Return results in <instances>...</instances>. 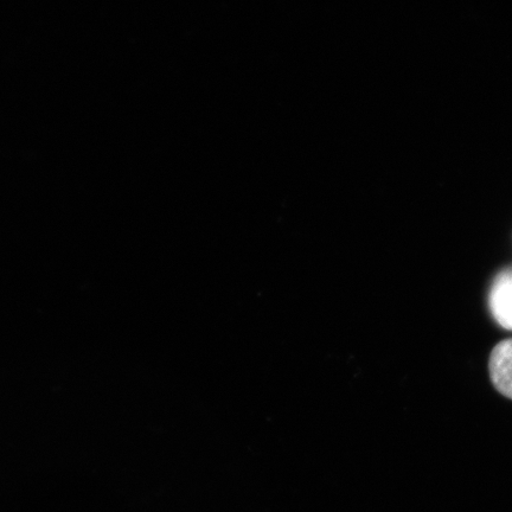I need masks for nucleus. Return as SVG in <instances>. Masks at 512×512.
<instances>
[{"instance_id": "obj_2", "label": "nucleus", "mask_w": 512, "mask_h": 512, "mask_svg": "<svg viewBox=\"0 0 512 512\" xmlns=\"http://www.w3.org/2000/svg\"><path fill=\"white\" fill-rule=\"evenodd\" d=\"M492 313L503 328L512 330V274L503 273L495 281L491 292Z\"/></svg>"}, {"instance_id": "obj_1", "label": "nucleus", "mask_w": 512, "mask_h": 512, "mask_svg": "<svg viewBox=\"0 0 512 512\" xmlns=\"http://www.w3.org/2000/svg\"><path fill=\"white\" fill-rule=\"evenodd\" d=\"M489 370L498 392L512 399V339H505L492 350Z\"/></svg>"}]
</instances>
